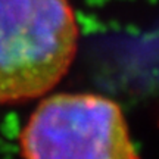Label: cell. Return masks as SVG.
Returning a JSON list of instances; mask_svg holds the SVG:
<instances>
[{"label": "cell", "mask_w": 159, "mask_h": 159, "mask_svg": "<svg viewBox=\"0 0 159 159\" xmlns=\"http://www.w3.org/2000/svg\"><path fill=\"white\" fill-rule=\"evenodd\" d=\"M19 143L24 159H139L119 105L99 94L43 99Z\"/></svg>", "instance_id": "obj_2"}, {"label": "cell", "mask_w": 159, "mask_h": 159, "mask_svg": "<svg viewBox=\"0 0 159 159\" xmlns=\"http://www.w3.org/2000/svg\"><path fill=\"white\" fill-rule=\"evenodd\" d=\"M77 46L68 0H0V105L50 91L68 72Z\"/></svg>", "instance_id": "obj_1"}]
</instances>
